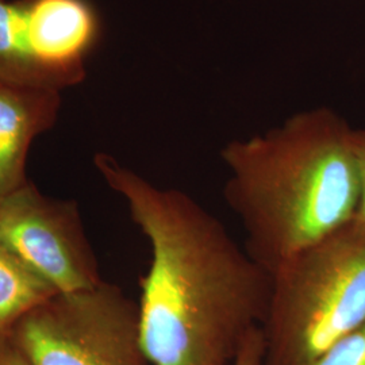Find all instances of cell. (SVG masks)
Masks as SVG:
<instances>
[{
    "label": "cell",
    "instance_id": "1",
    "mask_svg": "<svg viewBox=\"0 0 365 365\" xmlns=\"http://www.w3.org/2000/svg\"><path fill=\"white\" fill-rule=\"evenodd\" d=\"M95 167L150 245L140 279V331L150 365H235L265 318L271 276L211 211L105 153Z\"/></svg>",
    "mask_w": 365,
    "mask_h": 365
},
{
    "label": "cell",
    "instance_id": "2",
    "mask_svg": "<svg viewBox=\"0 0 365 365\" xmlns=\"http://www.w3.org/2000/svg\"><path fill=\"white\" fill-rule=\"evenodd\" d=\"M352 135L334 111L317 108L222 150L223 197L242 225L244 248L268 274L357 217Z\"/></svg>",
    "mask_w": 365,
    "mask_h": 365
},
{
    "label": "cell",
    "instance_id": "3",
    "mask_svg": "<svg viewBox=\"0 0 365 365\" xmlns=\"http://www.w3.org/2000/svg\"><path fill=\"white\" fill-rule=\"evenodd\" d=\"M269 276L264 365H312L365 321V221L348 222Z\"/></svg>",
    "mask_w": 365,
    "mask_h": 365
},
{
    "label": "cell",
    "instance_id": "4",
    "mask_svg": "<svg viewBox=\"0 0 365 365\" xmlns=\"http://www.w3.org/2000/svg\"><path fill=\"white\" fill-rule=\"evenodd\" d=\"M11 336L31 365H150L138 303L105 280L53 295L21 318Z\"/></svg>",
    "mask_w": 365,
    "mask_h": 365
},
{
    "label": "cell",
    "instance_id": "5",
    "mask_svg": "<svg viewBox=\"0 0 365 365\" xmlns=\"http://www.w3.org/2000/svg\"><path fill=\"white\" fill-rule=\"evenodd\" d=\"M98 37L88 0H0V83L58 92L76 86Z\"/></svg>",
    "mask_w": 365,
    "mask_h": 365
},
{
    "label": "cell",
    "instance_id": "6",
    "mask_svg": "<svg viewBox=\"0 0 365 365\" xmlns=\"http://www.w3.org/2000/svg\"><path fill=\"white\" fill-rule=\"evenodd\" d=\"M0 244L58 292L103 282L76 202L45 196L31 182L0 196Z\"/></svg>",
    "mask_w": 365,
    "mask_h": 365
},
{
    "label": "cell",
    "instance_id": "7",
    "mask_svg": "<svg viewBox=\"0 0 365 365\" xmlns=\"http://www.w3.org/2000/svg\"><path fill=\"white\" fill-rule=\"evenodd\" d=\"M60 106L58 91L0 83V196L29 182L30 146L54 126Z\"/></svg>",
    "mask_w": 365,
    "mask_h": 365
},
{
    "label": "cell",
    "instance_id": "8",
    "mask_svg": "<svg viewBox=\"0 0 365 365\" xmlns=\"http://www.w3.org/2000/svg\"><path fill=\"white\" fill-rule=\"evenodd\" d=\"M56 294L43 276L0 244V336Z\"/></svg>",
    "mask_w": 365,
    "mask_h": 365
},
{
    "label": "cell",
    "instance_id": "9",
    "mask_svg": "<svg viewBox=\"0 0 365 365\" xmlns=\"http://www.w3.org/2000/svg\"><path fill=\"white\" fill-rule=\"evenodd\" d=\"M312 365H365V321L334 342Z\"/></svg>",
    "mask_w": 365,
    "mask_h": 365
},
{
    "label": "cell",
    "instance_id": "10",
    "mask_svg": "<svg viewBox=\"0 0 365 365\" xmlns=\"http://www.w3.org/2000/svg\"><path fill=\"white\" fill-rule=\"evenodd\" d=\"M235 365H264V339L260 327L249 333L235 359Z\"/></svg>",
    "mask_w": 365,
    "mask_h": 365
},
{
    "label": "cell",
    "instance_id": "11",
    "mask_svg": "<svg viewBox=\"0 0 365 365\" xmlns=\"http://www.w3.org/2000/svg\"><path fill=\"white\" fill-rule=\"evenodd\" d=\"M353 152L357 163L359 178H360V205L357 217L365 221V130H353L352 135Z\"/></svg>",
    "mask_w": 365,
    "mask_h": 365
},
{
    "label": "cell",
    "instance_id": "12",
    "mask_svg": "<svg viewBox=\"0 0 365 365\" xmlns=\"http://www.w3.org/2000/svg\"><path fill=\"white\" fill-rule=\"evenodd\" d=\"M0 365H31L14 341L11 331L0 336Z\"/></svg>",
    "mask_w": 365,
    "mask_h": 365
}]
</instances>
